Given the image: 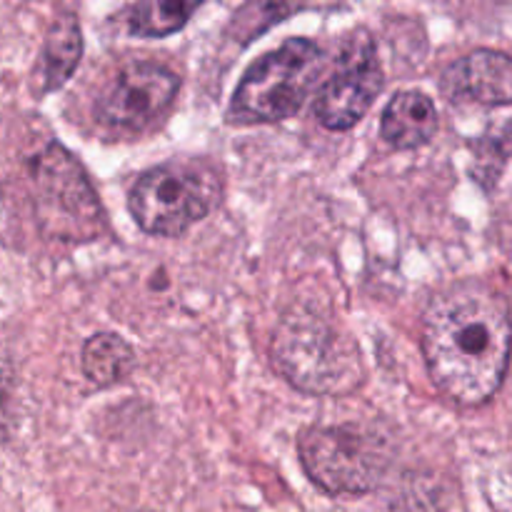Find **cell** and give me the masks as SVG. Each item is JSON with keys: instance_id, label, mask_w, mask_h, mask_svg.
Segmentation results:
<instances>
[{"instance_id": "cell-2", "label": "cell", "mask_w": 512, "mask_h": 512, "mask_svg": "<svg viewBox=\"0 0 512 512\" xmlns=\"http://www.w3.org/2000/svg\"><path fill=\"white\" fill-rule=\"evenodd\" d=\"M270 360L293 388L310 395H348L365 378L355 340L310 308L283 315L270 343Z\"/></svg>"}, {"instance_id": "cell-8", "label": "cell", "mask_w": 512, "mask_h": 512, "mask_svg": "<svg viewBox=\"0 0 512 512\" xmlns=\"http://www.w3.org/2000/svg\"><path fill=\"white\" fill-rule=\"evenodd\" d=\"M383 88V68L375 55L373 40L355 35L345 48L333 78L323 85L315 100V115L328 130H350L365 118Z\"/></svg>"}, {"instance_id": "cell-10", "label": "cell", "mask_w": 512, "mask_h": 512, "mask_svg": "<svg viewBox=\"0 0 512 512\" xmlns=\"http://www.w3.org/2000/svg\"><path fill=\"white\" fill-rule=\"evenodd\" d=\"M380 133L395 150L423 148L438 133V110L425 93L405 90L398 93L383 110Z\"/></svg>"}, {"instance_id": "cell-7", "label": "cell", "mask_w": 512, "mask_h": 512, "mask_svg": "<svg viewBox=\"0 0 512 512\" xmlns=\"http://www.w3.org/2000/svg\"><path fill=\"white\" fill-rule=\"evenodd\" d=\"M180 80L160 63L138 60L113 75L95 100V120L103 128L140 133L173 105Z\"/></svg>"}, {"instance_id": "cell-12", "label": "cell", "mask_w": 512, "mask_h": 512, "mask_svg": "<svg viewBox=\"0 0 512 512\" xmlns=\"http://www.w3.org/2000/svg\"><path fill=\"white\" fill-rule=\"evenodd\" d=\"M135 365V353L118 333H95L83 345V373L98 388L120 383Z\"/></svg>"}, {"instance_id": "cell-5", "label": "cell", "mask_w": 512, "mask_h": 512, "mask_svg": "<svg viewBox=\"0 0 512 512\" xmlns=\"http://www.w3.org/2000/svg\"><path fill=\"white\" fill-rule=\"evenodd\" d=\"M33 205L40 228L70 243L93 240L103 233V205L73 155L58 143H48L30 168Z\"/></svg>"}, {"instance_id": "cell-13", "label": "cell", "mask_w": 512, "mask_h": 512, "mask_svg": "<svg viewBox=\"0 0 512 512\" xmlns=\"http://www.w3.org/2000/svg\"><path fill=\"white\" fill-rule=\"evenodd\" d=\"M203 0H138L130 13V30L143 38L173 35L193 18Z\"/></svg>"}, {"instance_id": "cell-1", "label": "cell", "mask_w": 512, "mask_h": 512, "mask_svg": "<svg viewBox=\"0 0 512 512\" xmlns=\"http://www.w3.org/2000/svg\"><path fill=\"white\" fill-rule=\"evenodd\" d=\"M433 383L460 405H483L503 385L512 353L510 308L498 290L465 280L440 290L420 330Z\"/></svg>"}, {"instance_id": "cell-6", "label": "cell", "mask_w": 512, "mask_h": 512, "mask_svg": "<svg viewBox=\"0 0 512 512\" xmlns=\"http://www.w3.org/2000/svg\"><path fill=\"white\" fill-rule=\"evenodd\" d=\"M213 180L180 163L158 165L140 175L128 195V210L148 235L185 233L203 220L215 203Z\"/></svg>"}, {"instance_id": "cell-3", "label": "cell", "mask_w": 512, "mask_h": 512, "mask_svg": "<svg viewBox=\"0 0 512 512\" xmlns=\"http://www.w3.org/2000/svg\"><path fill=\"white\" fill-rule=\"evenodd\" d=\"M323 50L303 38L285 40L248 68L230 100L228 120L235 125L278 123L300 110L320 80Z\"/></svg>"}, {"instance_id": "cell-4", "label": "cell", "mask_w": 512, "mask_h": 512, "mask_svg": "<svg viewBox=\"0 0 512 512\" xmlns=\"http://www.w3.org/2000/svg\"><path fill=\"white\" fill-rule=\"evenodd\" d=\"M300 463L328 495H368L390 468V448L360 425H313L298 438Z\"/></svg>"}, {"instance_id": "cell-11", "label": "cell", "mask_w": 512, "mask_h": 512, "mask_svg": "<svg viewBox=\"0 0 512 512\" xmlns=\"http://www.w3.org/2000/svg\"><path fill=\"white\" fill-rule=\"evenodd\" d=\"M80 55H83V38H80L78 20L70 13L58 15L45 35L43 55H40V78H43L40 90L50 93L60 88L75 73Z\"/></svg>"}, {"instance_id": "cell-9", "label": "cell", "mask_w": 512, "mask_h": 512, "mask_svg": "<svg viewBox=\"0 0 512 512\" xmlns=\"http://www.w3.org/2000/svg\"><path fill=\"white\" fill-rule=\"evenodd\" d=\"M440 90L453 103L510 105L512 58L500 50H473L443 70Z\"/></svg>"}]
</instances>
